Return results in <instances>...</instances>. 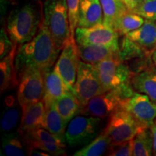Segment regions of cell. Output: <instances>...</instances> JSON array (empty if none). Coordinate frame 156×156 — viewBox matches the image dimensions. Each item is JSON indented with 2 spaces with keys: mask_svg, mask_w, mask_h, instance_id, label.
Instances as JSON below:
<instances>
[{
  "mask_svg": "<svg viewBox=\"0 0 156 156\" xmlns=\"http://www.w3.org/2000/svg\"><path fill=\"white\" fill-rule=\"evenodd\" d=\"M125 36L146 50L153 49L156 47V23L145 20L141 27Z\"/></svg>",
  "mask_w": 156,
  "mask_h": 156,
  "instance_id": "cell-18",
  "label": "cell"
},
{
  "mask_svg": "<svg viewBox=\"0 0 156 156\" xmlns=\"http://www.w3.org/2000/svg\"><path fill=\"white\" fill-rule=\"evenodd\" d=\"M112 141L104 129L95 139L74 153V156H100L107 153Z\"/></svg>",
  "mask_w": 156,
  "mask_h": 156,
  "instance_id": "cell-24",
  "label": "cell"
},
{
  "mask_svg": "<svg viewBox=\"0 0 156 156\" xmlns=\"http://www.w3.org/2000/svg\"><path fill=\"white\" fill-rule=\"evenodd\" d=\"M142 1H145V0H142Z\"/></svg>",
  "mask_w": 156,
  "mask_h": 156,
  "instance_id": "cell-40",
  "label": "cell"
},
{
  "mask_svg": "<svg viewBox=\"0 0 156 156\" xmlns=\"http://www.w3.org/2000/svg\"><path fill=\"white\" fill-rule=\"evenodd\" d=\"M153 140L151 128L141 129L133 139V155L150 156L153 153Z\"/></svg>",
  "mask_w": 156,
  "mask_h": 156,
  "instance_id": "cell-25",
  "label": "cell"
},
{
  "mask_svg": "<svg viewBox=\"0 0 156 156\" xmlns=\"http://www.w3.org/2000/svg\"><path fill=\"white\" fill-rule=\"evenodd\" d=\"M46 111V106L43 100L23 108L18 130L21 135L24 136L36 129L42 127Z\"/></svg>",
  "mask_w": 156,
  "mask_h": 156,
  "instance_id": "cell-14",
  "label": "cell"
},
{
  "mask_svg": "<svg viewBox=\"0 0 156 156\" xmlns=\"http://www.w3.org/2000/svg\"><path fill=\"white\" fill-rule=\"evenodd\" d=\"M106 92L99 80L93 64L86 63L81 60L78 67L77 79L73 87V93L85 106L95 95Z\"/></svg>",
  "mask_w": 156,
  "mask_h": 156,
  "instance_id": "cell-9",
  "label": "cell"
},
{
  "mask_svg": "<svg viewBox=\"0 0 156 156\" xmlns=\"http://www.w3.org/2000/svg\"><path fill=\"white\" fill-rule=\"evenodd\" d=\"M103 23V12L100 0H80L77 27L88 28Z\"/></svg>",
  "mask_w": 156,
  "mask_h": 156,
  "instance_id": "cell-16",
  "label": "cell"
},
{
  "mask_svg": "<svg viewBox=\"0 0 156 156\" xmlns=\"http://www.w3.org/2000/svg\"><path fill=\"white\" fill-rule=\"evenodd\" d=\"M20 117V112L17 107H8L4 112L1 119L2 131L5 133L11 132L18 124Z\"/></svg>",
  "mask_w": 156,
  "mask_h": 156,
  "instance_id": "cell-28",
  "label": "cell"
},
{
  "mask_svg": "<svg viewBox=\"0 0 156 156\" xmlns=\"http://www.w3.org/2000/svg\"><path fill=\"white\" fill-rule=\"evenodd\" d=\"M15 43L9 38L7 30L2 28L0 34V57L2 58L10 53L15 46Z\"/></svg>",
  "mask_w": 156,
  "mask_h": 156,
  "instance_id": "cell-34",
  "label": "cell"
},
{
  "mask_svg": "<svg viewBox=\"0 0 156 156\" xmlns=\"http://www.w3.org/2000/svg\"><path fill=\"white\" fill-rule=\"evenodd\" d=\"M17 73V101L21 108L42 101L44 95V77L41 70L28 67Z\"/></svg>",
  "mask_w": 156,
  "mask_h": 156,
  "instance_id": "cell-5",
  "label": "cell"
},
{
  "mask_svg": "<svg viewBox=\"0 0 156 156\" xmlns=\"http://www.w3.org/2000/svg\"><path fill=\"white\" fill-rule=\"evenodd\" d=\"M146 49L136 43L126 38L125 36L122 40L119 50V56L123 61L130 59V58L141 56L144 54Z\"/></svg>",
  "mask_w": 156,
  "mask_h": 156,
  "instance_id": "cell-27",
  "label": "cell"
},
{
  "mask_svg": "<svg viewBox=\"0 0 156 156\" xmlns=\"http://www.w3.org/2000/svg\"><path fill=\"white\" fill-rule=\"evenodd\" d=\"M44 95L43 101L46 108L51 106L58 99L69 92H73L54 68L44 73Z\"/></svg>",
  "mask_w": 156,
  "mask_h": 156,
  "instance_id": "cell-13",
  "label": "cell"
},
{
  "mask_svg": "<svg viewBox=\"0 0 156 156\" xmlns=\"http://www.w3.org/2000/svg\"><path fill=\"white\" fill-rule=\"evenodd\" d=\"M145 21V20L142 16L129 11L119 20L115 30L118 32L119 36H126L129 33L141 27Z\"/></svg>",
  "mask_w": 156,
  "mask_h": 156,
  "instance_id": "cell-26",
  "label": "cell"
},
{
  "mask_svg": "<svg viewBox=\"0 0 156 156\" xmlns=\"http://www.w3.org/2000/svg\"><path fill=\"white\" fill-rule=\"evenodd\" d=\"M154 124H155V125H156V119H155V123H154Z\"/></svg>",
  "mask_w": 156,
  "mask_h": 156,
  "instance_id": "cell-39",
  "label": "cell"
},
{
  "mask_svg": "<svg viewBox=\"0 0 156 156\" xmlns=\"http://www.w3.org/2000/svg\"><path fill=\"white\" fill-rule=\"evenodd\" d=\"M153 61L154 62V64L156 65V50L153 52Z\"/></svg>",
  "mask_w": 156,
  "mask_h": 156,
  "instance_id": "cell-38",
  "label": "cell"
},
{
  "mask_svg": "<svg viewBox=\"0 0 156 156\" xmlns=\"http://www.w3.org/2000/svg\"><path fill=\"white\" fill-rule=\"evenodd\" d=\"M123 108L128 111L142 128H151L156 119V103L147 95L134 92L123 103Z\"/></svg>",
  "mask_w": 156,
  "mask_h": 156,
  "instance_id": "cell-11",
  "label": "cell"
},
{
  "mask_svg": "<svg viewBox=\"0 0 156 156\" xmlns=\"http://www.w3.org/2000/svg\"><path fill=\"white\" fill-rule=\"evenodd\" d=\"M103 12V23L114 29L119 20L129 12L122 0H100Z\"/></svg>",
  "mask_w": 156,
  "mask_h": 156,
  "instance_id": "cell-22",
  "label": "cell"
},
{
  "mask_svg": "<svg viewBox=\"0 0 156 156\" xmlns=\"http://www.w3.org/2000/svg\"><path fill=\"white\" fill-rule=\"evenodd\" d=\"M2 148L4 155L7 156H23L28 153L25 140L19 131L4 134Z\"/></svg>",
  "mask_w": 156,
  "mask_h": 156,
  "instance_id": "cell-23",
  "label": "cell"
},
{
  "mask_svg": "<svg viewBox=\"0 0 156 156\" xmlns=\"http://www.w3.org/2000/svg\"><path fill=\"white\" fill-rule=\"evenodd\" d=\"M17 46V44H15L10 53L1 58V62H0L1 94L7 90H12L18 85V73L15 65Z\"/></svg>",
  "mask_w": 156,
  "mask_h": 156,
  "instance_id": "cell-15",
  "label": "cell"
},
{
  "mask_svg": "<svg viewBox=\"0 0 156 156\" xmlns=\"http://www.w3.org/2000/svg\"><path fill=\"white\" fill-rule=\"evenodd\" d=\"M132 95L119 89L106 91L92 98L82 108L80 114L104 119L122 108L124 101Z\"/></svg>",
  "mask_w": 156,
  "mask_h": 156,
  "instance_id": "cell-8",
  "label": "cell"
},
{
  "mask_svg": "<svg viewBox=\"0 0 156 156\" xmlns=\"http://www.w3.org/2000/svg\"><path fill=\"white\" fill-rule=\"evenodd\" d=\"M43 20L61 50L73 39L67 0H46Z\"/></svg>",
  "mask_w": 156,
  "mask_h": 156,
  "instance_id": "cell-3",
  "label": "cell"
},
{
  "mask_svg": "<svg viewBox=\"0 0 156 156\" xmlns=\"http://www.w3.org/2000/svg\"><path fill=\"white\" fill-rule=\"evenodd\" d=\"M119 36L117 31L103 23L88 28L77 27L75 34L77 44L99 45L114 48H120Z\"/></svg>",
  "mask_w": 156,
  "mask_h": 156,
  "instance_id": "cell-10",
  "label": "cell"
},
{
  "mask_svg": "<svg viewBox=\"0 0 156 156\" xmlns=\"http://www.w3.org/2000/svg\"><path fill=\"white\" fill-rule=\"evenodd\" d=\"M105 90L119 89L132 94L134 74L120 57L111 58L93 64Z\"/></svg>",
  "mask_w": 156,
  "mask_h": 156,
  "instance_id": "cell-4",
  "label": "cell"
},
{
  "mask_svg": "<svg viewBox=\"0 0 156 156\" xmlns=\"http://www.w3.org/2000/svg\"><path fill=\"white\" fill-rule=\"evenodd\" d=\"M46 108V114L42 127L54 134L62 142H65L66 127L67 124L58 113L54 103Z\"/></svg>",
  "mask_w": 156,
  "mask_h": 156,
  "instance_id": "cell-20",
  "label": "cell"
},
{
  "mask_svg": "<svg viewBox=\"0 0 156 156\" xmlns=\"http://www.w3.org/2000/svg\"><path fill=\"white\" fill-rule=\"evenodd\" d=\"M25 140V142L26 141H35L41 142H51V143L62 144L64 143L62 140H60L58 137L51 133L46 129L41 127L34 131L29 132L28 134L23 136Z\"/></svg>",
  "mask_w": 156,
  "mask_h": 156,
  "instance_id": "cell-30",
  "label": "cell"
},
{
  "mask_svg": "<svg viewBox=\"0 0 156 156\" xmlns=\"http://www.w3.org/2000/svg\"><path fill=\"white\" fill-rule=\"evenodd\" d=\"M107 155L109 156L133 155V140L119 144H111Z\"/></svg>",
  "mask_w": 156,
  "mask_h": 156,
  "instance_id": "cell-32",
  "label": "cell"
},
{
  "mask_svg": "<svg viewBox=\"0 0 156 156\" xmlns=\"http://www.w3.org/2000/svg\"><path fill=\"white\" fill-rule=\"evenodd\" d=\"M28 149L34 148L44 151L49 155H66V145L64 143H51V142H41L35 141L25 142Z\"/></svg>",
  "mask_w": 156,
  "mask_h": 156,
  "instance_id": "cell-29",
  "label": "cell"
},
{
  "mask_svg": "<svg viewBox=\"0 0 156 156\" xmlns=\"http://www.w3.org/2000/svg\"><path fill=\"white\" fill-rule=\"evenodd\" d=\"M54 104L67 124L80 114L83 108L80 102L73 92H69L63 95L58 99Z\"/></svg>",
  "mask_w": 156,
  "mask_h": 156,
  "instance_id": "cell-21",
  "label": "cell"
},
{
  "mask_svg": "<svg viewBox=\"0 0 156 156\" xmlns=\"http://www.w3.org/2000/svg\"><path fill=\"white\" fill-rule=\"evenodd\" d=\"M60 49L42 20L36 36L20 44L17 49L15 65L17 73L28 67H36L43 73L51 69L59 56Z\"/></svg>",
  "mask_w": 156,
  "mask_h": 156,
  "instance_id": "cell-1",
  "label": "cell"
},
{
  "mask_svg": "<svg viewBox=\"0 0 156 156\" xmlns=\"http://www.w3.org/2000/svg\"><path fill=\"white\" fill-rule=\"evenodd\" d=\"M153 140V151L156 155V125L155 124L151 127Z\"/></svg>",
  "mask_w": 156,
  "mask_h": 156,
  "instance_id": "cell-36",
  "label": "cell"
},
{
  "mask_svg": "<svg viewBox=\"0 0 156 156\" xmlns=\"http://www.w3.org/2000/svg\"><path fill=\"white\" fill-rule=\"evenodd\" d=\"M132 12L140 15L146 20L156 22V0L142 1Z\"/></svg>",
  "mask_w": 156,
  "mask_h": 156,
  "instance_id": "cell-31",
  "label": "cell"
},
{
  "mask_svg": "<svg viewBox=\"0 0 156 156\" xmlns=\"http://www.w3.org/2000/svg\"><path fill=\"white\" fill-rule=\"evenodd\" d=\"M9 0H1V9H2V12H5L6 10V7H7V2Z\"/></svg>",
  "mask_w": 156,
  "mask_h": 156,
  "instance_id": "cell-37",
  "label": "cell"
},
{
  "mask_svg": "<svg viewBox=\"0 0 156 156\" xmlns=\"http://www.w3.org/2000/svg\"><path fill=\"white\" fill-rule=\"evenodd\" d=\"M77 48L80 58L82 61L91 64L99 63L108 58L120 57V48L83 44H77Z\"/></svg>",
  "mask_w": 156,
  "mask_h": 156,
  "instance_id": "cell-17",
  "label": "cell"
},
{
  "mask_svg": "<svg viewBox=\"0 0 156 156\" xmlns=\"http://www.w3.org/2000/svg\"><path fill=\"white\" fill-rule=\"evenodd\" d=\"M80 0H67L68 12H69L70 31L71 37L73 40H75V34L78 24V11Z\"/></svg>",
  "mask_w": 156,
  "mask_h": 156,
  "instance_id": "cell-33",
  "label": "cell"
},
{
  "mask_svg": "<svg viewBox=\"0 0 156 156\" xmlns=\"http://www.w3.org/2000/svg\"><path fill=\"white\" fill-rule=\"evenodd\" d=\"M123 2L126 5V8L129 12L134 10L140 5L142 0H122Z\"/></svg>",
  "mask_w": 156,
  "mask_h": 156,
  "instance_id": "cell-35",
  "label": "cell"
},
{
  "mask_svg": "<svg viewBox=\"0 0 156 156\" xmlns=\"http://www.w3.org/2000/svg\"><path fill=\"white\" fill-rule=\"evenodd\" d=\"M77 44L71 39L62 49L54 68L61 76L66 84L73 89L77 79V74L80 62Z\"/></svg>",
  "mask_w": 156,
  "mask_h": 156,
  "instance_id": "cell-12",
  "label": "cell"
},
{
  "mask_svg": "<svg viewBox=\"0 0 156 156\" xmlns=\"http://www.w3.org/2000/svg\"><path fill=\"white\" fill-rule=\"evenodd\" d=\"M104 130L112 144H119L133 140L137 132L143 129L128 111L120 108L108 117Z\"/></svg>",
  "mask_w": 156,
  "mask_h": 156,
  "instance_id": "cell-7",
  "label": "cell"
},
{
  "mask_svg": "<svg viewBox=\"0 0 156 156\" xmlns=\"http://www.w3.org/2000/svg\"><path fill=\"white\" fill-rule=\"evenodd\" d=\"M132 85L137 92L147 95L156 103L155 69H147L134 75L132 78Z\"/></svg>",
  "mask_w": 156,
  "mask_h": 156,
  "instance_id": "cell-19",
  "label": "cell"
},
{
  "mask_svg": "<svg viewBox=\"0 0 156 156\" xmlns=\"http://www.w3.org/2000/svg\"><path fill=\"white\" fill-rule=\"evenodd\" d=\"M42 20L36 6L27 3L11 12L7 18L6 30L13 43L23 44L36 36Z\"/></svg>",
  "mask_w": 156,
  "mask_h": 156,
  "instance_id": "cell-2",
  "label": "cell"
},
{
  "mask_svg": "<svg viewBox=\"0 0 156 156\" xmlns=\"http://www.w3.org/2000/svg\"><path fill=\"white\" fill-rule=\"evenodd\" d=\"M102 119L77 116L70 121L65 133V141L71 147L87 145L98 135Z\"/></svg>",
  "mask_w": 156,
  "mask_h": 156,
  "instance_id": "cell-6",
  "label": "cell"
}]
</instances>
